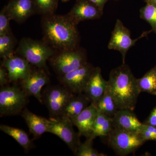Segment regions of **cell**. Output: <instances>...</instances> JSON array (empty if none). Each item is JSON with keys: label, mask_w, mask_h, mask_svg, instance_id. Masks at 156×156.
Wrapping results in <instances>:
<instances>
[{"label": "cell", "mask_w": 156, "mask_h": 156, "mask_svg": "<svg viewBox=\"0 0 156 156\" xmlns=\"http://www.w3.org/2000/svg\"><path fill=\"white\" fill-rule=\"evenodd\" d=\"M69 0H61L62 2H68Z\"/></svg>", "instance_id": "1f68e13d"}, {"label": "cell", "mask_w": 156, "mask_h": 156, "mask_svg": "<svg viewBox=\"0 0 156 156\" xmlns=\"http://www.w3.org/2000/svg\"><path fill=\"white\" fill-rule=\"evenodd\" d=\"M144 123L146 125L156 127V105L152 110L145 122Z\"/></svg>", "instance_id": "f546056e"}, {"label": "cell", "mask_w": 156, "mask_h": 156, "mask_svg": "<svg viewBox=\"0 0 156 156\" xmlns=\"http://www.w3.org/2000/svg\"><path fill=\"white\" fill-rule=\"evenodd\" d=\"M93 139L87 138L86 141L80 144L78 147L75 155L77 156H104V154L100 153L92 146Z\"/></svg>", "instance_id": "484cf974"}, {"label": "cell", "mask_w": 156, "mask_h": 156, "mask_svg": "<svg viewBox=\"0 0 156 156\" xmlns=\"http://www.w3.org/2000/svg\"><path fill=\"white\" fill-rule=\"evenodd\" d=\"M137 85L140 93L156 95V66L142 77L137 79Z\"/></svg>", "instance_id": "44dd1931"}, {"label": "cell", "mask_w": 156, "mask_h": 156, "mask_svg": "<svg viewBox=\"0 0 156 156\" xmlns=\"http://www.w3.org/2000/svg\"><path fill=\"white\" fill-rule=\"evenodd\" d=\"M108 86V81L105 80L102 77L100 68L96 67L92 73L84 93L89 98L91 104L95 106L104 95Z\"/></svg>", "instance_id": "9a60e30c"}, {"label": "cell", "mask_w": 156, "mask_h": 156, "mask_svg": "<svg viewBox=\"0 0 156 156\" xmlns=\"http://www.w3.org/2000/svg\"><path fill=\"white\" fill-rule=\"evenodd\" d=\"M0 130L13 137L25 151L30 150L32 147L29 136L23 130L5 125H1Z\"/></svg>", "instance_id": "ffe728a7"}, {"label": "cell", "mask_w": 156, "mask_h": 156, "mask_svg": "<svg viewBox=\"0 0 156 156\" xmlns=\"http://www.w3.org/2000/svg\"><path fill=\"white\" fill-rule=\"evenodd\" d=\"M1 65L8 71L9 81H21L29 74L32 69L31 65L26 59L14 53L4 58Z\"/></svg>", "instance_id": "4fadbf2b"}, {"label": "cell", "mask_w": 156, "mask_h": 156, "mask_svg": "<svg viewBox=\"0 0 156 156\" xmlns=\"http://www.w3.org/2000/svg\"><path fill=\"white\" fill-rule=\"evenodd\" d=\"M73 126L72 120L67 117L52 118L50 119L48 132L58 136L76 155L81 144V136L74 131Z\"/></svg>", "instance_id": "52a82bcc"}, {"label": "cell", "mask_w": 156, "mask_h": 156, "mask_svg": "<svg viewBox=\"0 0 156 156\" xmlns=\"http://www.w3.org/2000/svg\"><path fill=\"white\" fill-rule=\"evenodd\" d=\"M6 8L11 20L19 23L37 13L33 0H10Z\"/></svg>", "instance_id": "5bb4252c"}, {"label": "cell", "mask_w": 156, "mask_h": 156, "mask_svg": "<svg viewBox=\"0 0 156 156\" xmlns=\"http://www.w3.org/2000/svg\"><path fill=\"white\" fill-rule=\"evenodd\" d=\"M97 115L96 107L90 104L80 114L71 120L74 126L78 128L80 136L91 137Z\"/></svg>", "instance_id": "2e32d148"}, {"label": "cell", "mask_w": 156, "mask_h": 156, "mask_svg": "<svg viewBox=\"0 0 156 156\" xmlns=\"http://www.w3.org/2000/svg\"><path fill=\"white\" fill-rule=\"evenodd\" d=\"M91 104L84 93L74 94L70 99L60 116L67 117L71 120L81 113Z\"/></svg>", "instance_id": "d6986e66"}, {"label": "cell", "mask_w": 156, "mask_h": 156, "mask_svg": "<svg viewBox=\"0 0 156 156\" xmlns=\"http://www.w3.org/2000/svg\"><path fill=\"white\" fill-rule=\"evenodd\" d=\"M9 79L8 72L6 69L2 66L0 67V86L4 87L9 82Z\"/></svg>", "instance_id": "f1b7e54d"}, {"label": "cell", "mask_w": 156, "mask_h": 156, "mask_svg": "<svg viewBox=\"0 0 156 156\" xmlns=\"http://www.w3.org/2000/svg\"><path fill=\"white\" fill-rule=\"evenodd\" d=\"M27 95L17 86H5L0 90V115H15L22 112L28 102Z\"/></svg>", "instance_id": "8992f818"}, {"label": "cell", "mask_w": 156, "mask_h": 156, "mask_svg": "<svg viewBox=\"0 0 156 156\" xmlns=\"http://www.w3.org/2000/svg\"><path fill=\"white\" fill-rule=\"evenodd\" d=\"M103 14V9L89 0H76L74 5L67 15L78 25L85 20L100 19Z\"/></svg>", "instance_id": "7c38bea8"}, {"label": "cell", "mask_w": 156, "mask_h": 156, "mask_svg": "<svg viewBox=\"0 0 156 156\" xmlns=\"http://www.w3.org/2000/svg\"><path fill=\"white\" fill-rule=\"evenodd\" d=\"M107 136L109 145L120 156L133 153L145 142L139 132L119 128H113Z\"/></svg>", "instance_id": "5b68a950"}, {"label": "cell", "mask_w": 156, "mask_h": 156, "mask_svg": "<svg viewBox=\"0 0 156 156\" xmlns=\"http://www.w3.org/2000/svg\"><path fill=\"white\" fill-rule=\"evenodd\" d=\"M59 0H33L37 13L42 16L55 13Z\"/></svg>", "instance_id": "d4e9b609"}, {"label": "cell", "mask_w": 156, "mask_h": 156, "mask_svg": "<svg viewBox=\"0 0 156 156\" xmlns=\"http://www.w3.org/2000/svg\"><path fill=\"white\" fill-rule=\"evenodd\" d=\"M49 60L58 76L77 69L88 62L86 50L80 47L56 52Z\"/></svg>", "instance_id": "277c9868"}, {"label": "cell", "mask_w": 156, "mask_h": 156, "mask_svg": "<svg viewBox=\"0 0 156 156\" xmlns=\"http://www.w3.org/2000/svg\"><path fill=\"white\" fill-rule=\"evenodd\" d=\"M11 20L5 5L0 12V35L12 32L10 26Z\"/></svg>", "instance_id": "4316f807"}, {"label": "cell", "mask_w": 156, "mask_h": 156, "mask_svg": "<svg viewBox=\"0 0 156 156\" xmlns=\"http://www.w3.org/2000/svg\"><path fill=\"white\" fill-rule=\"evenodd\" d=\"M151 1H152L156 3V0H151Z\"/></svg>", "instance_id": "d6a6232c"}, {"label": "cell", "mask_w": 156, "mask_h": 156, "mask_svg": "<svg viewBox=\"0 0 156 156\" xmlns=\"http://www.w3.org/2000/svg\"><path fill=\"white\" fill-rule=\"evenodd\" d=\"M21 116L25 120L29 131L35 137H40L48 132L50 119L35 114L26 108L23 111Z\"/></svg>", "instance_id": "ac0fdd59"}, {"label": "cell", "mask_w": 156, "mask_h": 156, "mask_svg": "<svg viewBox=\"0 0 156 156\" xmlns=\"http://www.w3.org/2000/svg\"><path fill=\"white\" fill-rule=\"evenodd\" d=\"M98 112L112 118L118 110V106L112 94L107 89L104 95L95 106Z\"/></svg>", "instance_id": "7402d4cb"}, {"label": "cell", "mask_w": 156, "mask_h": 156, "mask_svg": "<svg viewBox=\"0 0 156 156\" xmlns=\"http://www.w3.org/2000/svg\"><path fill=\"white\" fill-rule=\"evenodd\" d=\"M149 32H144L137 38H131V32L123 24L119 19H117L109 42L108 49L117 50L121 53L123 63H125L126 54L130 48L136 44L140 39L147 35Z\"/></svg>", "instance_id": "ba28073f"}, {"label": "cell", "mask_w": 156, "mask_h": 156, "mask_svg": "<svg viewBox=\"0 0 156 156\" xmlns=\"http://www.w3.org/2000/svg\"><path fill=\"white\" fill-rule=\"evenodd\" d=\"M113 128L138 132L143 123L138 119L132 111L119 109L112 118Z\"/></svg>", "instance_id": "e0dca14e"}, {"label": "cell", "mask_w": 156, "mask_h": 156, "mask_svg": "<svg viewBox=\"0 0 156 156\" xmlns=\"http://www.w3.org/2000/svg\"><path fill=\"white\" fill-rule=\"evenodd\" d=\"M94 4H96L101 9H104L105 5L109 1V0H89Z\"/></svg>", "instance_id": "4dcf8cb0"}, {"label": "cell", "mask_w": 156, "mask_h": 156, "mask_svg": "<svg viewBox=\"0 0 156 156\" xmlns=\"http://www.w3.org/2000/svg\"><path fill=\"white\" fill-rule=\"evenodd\" d=\"M17 40L12 32L0 35V57L4 58L15 53Z\"/></svg>", "instance_id": "603a6c76"}, {"label": "cell", "mask_w": 156, "mask_h": 156, "mask_svg": "<svg viewBox=\"0 0 156 156\" xmlns=\"http://www.w3.org/2000/svg\"><path fill=\"white\" fill-rule=\"evenodd\" d=\"M143 125L142 128L138 131V132L142 136L145 142L148 140H156V134L146 129L144 127Z\"/></svg>", "instance_id": "83f0119b"}, {"label": "cell", "mask_w": 156, "mask_h": 156, "mask_svg": "<svg viewBox=\"0 0 156 156\" xmlns=\"http://www.w3.org/2000/svg\"><path fill=\"white\" fill-rule=\"evenodd\" d=\"M46 70L38 68L32 69L26 77L21 81L23 90L27 96H34L41 103L42 102V88L49 81Z\"/></svg>", "instance_id": "8fae6325"}, {"label": "cell", "mask_w": 156, "mask_h": 156, "mask_svg": "<svg viewBox=\"0 0 156 156\" xmlns=\"http://www.w3.org/2000/svg\"><path fill=\"white\" fill-rule=\"evenodd\" d=\"M146 5L140 9V17L148 23L152 30L156 34V3L145 0Z\"/></svg>", "instance_id": "cb8c5ba5"}, {"label": "cell", "mask_w": 156, "mask_h": 156, "mask_svg": "<svg viewBox=\"0 0 156 156\" xmlns=\"http://www.w3.org/2000/svg\"><path fill=\"white\" fill-rule=\"evenodd\" d=\"M108 89L119 109L133 111L140 94L137 79L126 63L115 68L110 73Z\"/></svg>", "instance_id": "7a4b0ae2"}, {"label": "cell", "mask_w": 156, "mask_h": 156, "mask_svg": "<svg viewBox=\"0 0 156 156\" xmlns=\"http://www.w3.org/2000/svg\"><path fill=\"white\" fill-rule=\"evenodd\" d=\"M73 93L63 86L50 87L46 92L45 102L52 118L61 116Z\"/></svg>", "instance_id": "30bf717a"}, {"label": "cell", "mask_w": 156, "mask_h": 156, "mask_svg": "<svg viewBox=\"0 0 156 156\" xmlns=\"http://www.w3.org/2000/svg\"><path fill=\"white\" fill-rule=\"evenodd\" d=\"M95 67L88 62L77 69L58 76L62 86L73 94L84 93Z\"/></svg>", "instance_id": "9c48e42d"}, {"label": "cell", "mask_w": 156, "mask_h": 156, "mask_svg": "<svg viewBox=\"0 0 156 156\" xmlns=\"http://www.w3.org/2000/svg\"><path fill=\"white\" fill-rule=\"evenodd\" d=\"M44 41L23 38L15 53L26 59L31 65L47 70V62L56 53Z\"/></svg>", "instance_id": "3957f363"}, {"label": "cell", "mask_w": 156, "mask_h": 156, "mask_svg": "<svg viewBox=\"0 0 156 156\" xmlns=\"http://www.w3.org/2000/svg\"><path fill=\"white\" fill-rule=\"evenodd\" d=\"M41 25L44 41L56 52L79 47L80 34L76 24L67 14L44 15Z\"/></svg>", "instance_id": "6da1fadb"}]
</instances>
